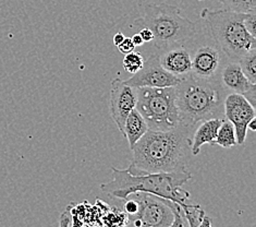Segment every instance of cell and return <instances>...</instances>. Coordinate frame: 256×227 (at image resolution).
<instances>
[{"instance_id": "cell-1", "label": "cell", "mask_w": 256, "mask_h": 227, "mask_svg": "<svg viewBox=\"0 0 256 227\" xmlns=\"http://www.w3.org/2000/svg\"><path fill=\"white\" fill-rule=\"evenodd\" d=\"M193 127L178 124L167 131L150 130L132 148L131 174L172 173L186 168Z\"/></svg>"}, {"instance_id": "cell-2", "label": "cell", "mask_w": 256, "mask_h": 227, "mask_svg": "<svg viewBox=\"0 0 256 227\" xmlns=\"http://www.w3.org/2000/svg\"><path fill=\"white\" fill-rule=\"evenodd\" d=\"M112 180L102 183L100 190L114 199L126 200L130 194L144 192L176 202L180 205L188 203V191L182 186L192 179V174L184 168L172 173L131 174L128 169L112 167Z\"/></svg>"}, {"instance_id": "cell-3", "label": "cell", "mask_w": 256, "mask_h": 227, "mask_svg": "<svg viewBox=\"0 0 256 227\" xmlns=\"http://www.w3.org/2000/svg\"><path fill=\"white\" fill-rule=\"evenodd\" d=\"M174 88L179 124L195 128L200 121L224 118V101L227 93L218 80H204L188 75Z\"/></svg>"}, {"instance_id": "cell-4", "label": "cell", "mask_w": 256, "mask_h": 227, "mask_svg": "<svg viewBox=\"0 0 256 227\" xmlns=\"http://www.w3.org/2000/svg\"><path fill=\"white\" fill-rule=\"evenodd\" d=\"M133 24L134 28L150 30L154 46L160 52L184 45L196 34V24L182 17L178 7L166 3L144 5L142 16Z\"/></svg>"}, {"instance_id": "cell-5", "label": "cell", "mask_w": 256, "mask_h": 227, "mask_svg": "<svg viewBox=\"0 0 256 227\" xmlns=\"http://www.w3.org/2000/svg\"><path fill=\"white\" fill-rule=\"evenodd\" d=\"M246 14L229 9H203L200 18L207 34L229 60L238 61L246 54L256 50V39L244 26Z\"/></svg>"}, {"instance_id": "cell-6", "label": "cell", "mask_w": 256, "mask_h": 227, "mask_svg": "<svg viewBox=\"0 0 256 227\" xmlns=\"http://www.w3.org/2000/svg\"><path fill=\"white\" fill-rule=\"evenodd\" d=\"M136 110L150 130L167 131L179 124L176 88H138Z\"/></svg>"}, {"instance_id": "cell-7", "label": "cell", "mask_w": 256, "mask_h": 227, "mask_svg": "<svg viewBox=\"0 0 256 227\" xmlns=\"http://www.w3.org/2000/svg\"><path fill=\"white\" fill-rule=\"evenodd\" d=\"M140 206L136 214L126 217V227H170L174 220V202L144 192L134 193Z\"/></svg>"}, {"instance_id": "cell-8", "label": "cell", "mask_w": 256, "mask_h": 227, "mask_svg": "<svg viewBox=\"0 0 256 227\" xmlns=\"http://www.w3.org/2000/svg\"><path fill=\"white\" fill-rule=\"evenodd\" d=\"M181 79L174 77L172 73L162 68L160 63L158 53L152 54L144 61L141 70L134 73L129 79L126 80V83L136 89L138 88H168L178 85Z\"/></svg>"}, {"instance_id": "cell-9", "label": "cell", "mask_w": 256, "mask_h": 227, "mask_svg": "<svg viewBox=\"0 0 256 227\" xmlns=\"http://www.w3.org/2000/svg\"><path fill=\"white\" fill-rule=\"evenodd\" d=\"M136 101L138 90L136 88L128 85L120 78L112 80L109 96V113L122 134L126 119L128 115L136 108Z\"/></svg>"}, {"instance_id": "cell-10", "label": "cell", "mask_w": 256, "mask_h": 227, "mask_svg": "<svg viewBox=\"0 0 256 227\" xmlns=\"http://www.w3.org/2000/svg\"><path fill=\"white\" fill-rule=\"evenodd\" d=\"M255 107L244 96L236 93L227 94L224 101V117L234 125L238 144L246 142L248 125L255 118Z\"/></svg>"}, {"instance_id": "cell-11", "label": "cell", "mask_w": 256, "mask_h": 227, "mask_svg": "<svg viewBox=\"0 0 256 227\" xmlns=\"http://www.w3.org/2000/svg\"><path fill=\"white\" fill-rule=\"evenodd\" d=\"M191 75L204 80H218L224 64L228 60L215 44L200 45L191 53Z\"/></svg>"}, {"instance_id": "cell-12", "label": "cell", "mask_w": 256, "mask_h": 227, "mask_svg": "<svg viewBox=\"0 0 256 227\" xmlns=\"http://www.w3.org/2000/svg\"><path fill=\"white\" fill-rule=\"evenodd\" d=\"M218 82L227 94L236 93L246 95L255 91L256 85L253 84L243 73L238 61L227 60L219 72Z\"/></svg>"}, {"instance_id": "cell-13", "label": "cell", "mask_w": 256, "mask_h": 227, "mask_svg": "<svg viewBox=\"0 0 256 227\" xmlns=\"http://www.w3.org/2000/svg\"><path fill=\"white\" fill-rule=\"evenodd\" d=\"M158 55L162 68L174 77L184 79L191 75V51L184 45L168 48Z\"/></svg>"}, {"instance_id": "cell-14", "label": "cell", "mask_w": 256, "mask_h": 227, "mask_svg": "<svg viewBox=\"0 0 256 227\" xmlns=\"http://www.w3.org/2000/svg\"><path fill=\"white\" fill-rule=\"evenodd\" d=\"M224 118H212L200 121L194 129L191 139V154L198 156L204 144H215L217 132Z\"/></svg>"}, {"instance_id": "cell-15", "label": "cell", "mask_w": 256, "mask_h": 227, "mask_svg": "<svg viewBox=\"0 0 256 227\" xmlns=\"http://www.w3.org/2000/svg\"><path fill=\"white\" fill-rule=\"evenodd\" d=\"M148 131V124H146L142 115L140 114L136 108L128 115L124 127V137L128 140L130 149L134 146L138 141L141 139L144 134Z\"/></svg>"}, {"instance_id": "cell-16", "label": "cell", "mask_w": 256, "mask_h": 227, "mask_svg": "<svg viewBox=\"0 0 256 227\" xmlns=\"http://www.w3.org/2000/svg\"><path fill=\"white\" fill-rule=\"evenodd\" d=\"M215 144L224 149H230L238 144L234 127L230 121L226 119L222 121V126L218 129Z\"/></svg>"}, {"instance_id": "cell-17", "label": "cell", "mask_w": 256, "mask_h": 227, "mask_svg": "<svg viewBox=\"0 0 256 227\" xmlns=\"http://www.w3.org/2000/svg\"><path fill=\"white\" fill-rule=\"evenodd\" d=\"M238 63H239L246 77L253 84H256V50L246 54L244 56L238 60Z\"/></svg>"}, {"instance_id": "cell-18", "label": "cell", "mask_w": 256, "mask_h": 227, "mask_svg": "<svg viewBox=\"0 0 256 227\" xmlns=\"http://www.w3.org/2000/svg\"><path fill=\"white\" fill-rule=\"evenodd\" d=\"M226 9L232 10L240 14H255L256 0H218Z\"/></svg>"}, {"instance_id": "cell-19", "label": "cell", "mask_w": 256, "mask_h": 227, "mask_svg": "<svg viewBox=\"0 0 256 227\" xmlns=\"http://www.w3.org/2000/svg\"><path fill=\"white\" fill-rule=\"evenodd\" d=\"M144 61L145 59L143 58V55L141 53L133 51L132 53L124 55L122 61L124 69L126 72L131 73V75H134V73H136L138 70L142 69Z\"/></svg>"}, {"instance_id": "cell-20", "label": "cell", "mask_w": 256, "mask_h": 227, "mask_svg": "<svg viewBox=\"0 0 256 227\" xmlns=\"http://www.w3.org/2000/svg\"><path fill=\"white\" fill-rule=\"evenodd\" d=\"M256 15L255 14H246V19H244V26L246 30L248 31V33L251 34L254 38H256Z\"/></svg>"}, {"instance_id": "cell-21", "label": "cell", "mask_w": 256, "mask_h": 227, "mask_svg": "<svg viewBox=\"0 0 256 227\" xmlns=\"http://www.w3.org/2000/svg\"><path fill=\"white\" fill-rule=\"evenodd\" d=\"M117 47H118L119 52L124 55H126L129 53H132L133 51H136V45L133 44L131 38H124L122 43L119 44Z\"/></svg>"}, {"instance_id": "cell-22", "label": "cell", "mask_w": 256, "mask_h": 227, "mask_svg": "<svg viewBox=\"0 0 256 227\" xmlns=\"http://www.w3.org/2000/svg\"><path fill=\"white\" fill-rule=\"evenodd\" d=\"M71 211L70 207L66 208V210L60 215L59 218V227H70L71 226Z\"/></svg>"}, {"instance_id": "cell-23", "label": "cell", "mask_w": 256, "mask_h": 227, "mask_svg": "<svg viewBox=\"0 0 256 227\" xmlns=\"http://www.w3.org/2000/svg\"><path fill=\"white\" fill-rule=\"evenodd\" d=\"M138 33L141 35V38H142L144 43H150V42H153V40H154L153 33H152L150 30H148V28H140Z\"/></svg>"}, {"instance_id": "cell-24", "label": "cell", "mask_w": 256, "mask_h": 227, "mask_svg": "<svg viewBox=\"0 0 256 227\" xmlns=\"http://www.w3.org/2000/svg\"><path fill=\"white\" fill-rule=\"evenodd\" d=\"M131 40H132V42H133V44L136 45V46H143L145 43L143 42V40H142V38H141V35H140L138 33H134L132 36H131Z\"/></svg>"}, {"instance_id": "cell-25", "label": "cell", "mask_w": 256, "mask_h": 227, "mask_svg": "<svg viewBox=\"0 0 256 227\" xmlns=\"http://www.w3.org/2000/svg\"><path fill=\"white\" fill-rule=\"evenodd\" d=\"M124 34L122 33V32H118V33H116L114 35V44L116 45V46H118L119 44H121V43H122V41L124 40Z\"/></svg>"}, {"instance_id": "cell-26", "label": "cell", "mask_w": 256, "mask_h": 227, "mask_svg": "<svg viewBox=\"0 0 256 227\" xmlns=\"http://www.w3.org/2000/svg\"><path fill=\"white\" fill-rule=\"evenodd\" d=\"M198 227H212V220L208 216H204L202 218V220H200V223L198 224Z\"/></svg>"}, {"instance_id": "cell-27", "label": "cell", "mask_w": 256, "mask_h": 227, "mask_svg": "<svg viewBox=\"0 0 256 227\" xmlns=\"http://www.w3.org/2000/svg\"><path fill=\"white\" fill-rule=\"evenodd\" d=\"M248 129H250L251 131H256V118L250 121V124L248 125Z\"/></svg>"}]
</instances>
